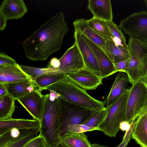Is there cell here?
<instances>
[{
  "mask_svg": "<svg viewBox=\"0 0 147 147\" xmlns=\"http://www.w3.org/2000/svg\"><path fill=\"white\" fill-rule=\"evenodd\" d=\"M68 31L63 13L58 12L22 42L27 57L33 61L46 60L60 49Z\"/></svg>",
  "mask_w": 147,
  "mask_h": 147,
  "instance_id": "cell-1",
  "label": "cell"
},
{
  "mask_svg": "<svg viewBox=\"0 0 147 147\" xmlns=\"http://www.w3.org/2000/svg\"><path fill=\"white\" fill-rule=\"evenodd\" d=\"M46 90H53L64 100L85 107L97 110L105 108V101L93 98L66 76L63 80L51 85Z\"/></svg>",
  "mask_w": 147,
  "mask_h": 147,
  "instance_id": "cell-2",
  "label": "cell"
},
{
  "mask_svg": "<svg viewBox=\"0 0 147 147\" xmlns=\"http://www.w3.org/2000/svg\"><path fill=\"white\" fill-rule=\"evenodd\" d=\"M58 98L51 101L49 96L40 121L39 134L44 138L47 147H57L61 142L59 133Z\"/></svg>",
  "mask_w": 147,
  "mask_h": 147,
  "instance_id": "cell-3",
  "label": "cell"
},
{
  "mask_svg": "<svg viewBox=\"0 0 147 147\" xmlns=\"http://www.w3.org/2000/svg\"><path fill=\"white\" fill-rule=\"evenodd\" d=\"M58 101L60 136L65 133L69 125L83 124L93 113L98 111L69 102L60 97Z\"/></svg>",
  "mask_w": 147,
  "mask_h": 147,
  "instance_id": "cell-4",
  "label": "cell"
},
{
  "mask_svg": "<svg viewBox=\"0 0 147 147\" xmlns=\"http://www.w3.org/2000/svg\"><path fill=\"white\" fill-rule=\"evenodd\" d=\"M131 87L107 109L105 119L98 127V130L110 137H115L120 129V123L126 121V108Z\"/></svg>",
  "mask_w": 147,
  "mask_h": 147,
  "instance_id": "cell-5",
  "label": "cell"
},
{
  "mask_svg": "<svg viewBox=\"0 0 147 147\" xmlns=\"http://www.w3.org/2000/svg\"><path fill=\"white\" fill-rule=\"evenodd\" d=\"M119 27L124 33L147 43V11L134 13L122 20Z\"/></svg>",
  "mask_w": 147,
  "mask_h": 147,
  "instance_id": "cell-6",
  "label": "cell"
},
{
  "mask_svg": "<svg viewBox=\"0 0 147 147\" xmlns=\"http://www.w3.org/2000/svg\"><path fill=\"white\" fill-rule=\"evenodd\" d=\"M147 96V85L144 81L132 84L126 108V121L130 123L139 116Z\"/></svg>",
  "mask_w": 147,
  "mask_h": 147,
  "instance_id": "cell-7",
  "label": "cell"
},
{
  "mask_svg": "<svg viewBox=\"0 0 147 147\" xmlns=\"http://www.w3.org/2000/svg\"><path fill=\"white\" fill-rule=\"evenodd\" d=\"M39 89L29 93L17 100L27 111L33 119L40 121L49 94L43 95Z\"/></svg>",
  "mask_w": 147,
  "mask_h": 147,
  "instance_id": "cell-8",
  "label": "cell"
},
{
  "mask_svg": "<svg viewBox=\"0 0 147 147\" xmlns=\"http://www.w3.org/2000/svg\"><path fill=\"white\" fill-rule=\"evenodd\" d=\"M59 59L60 65L57 69L59 74L72 73L85 68L82 55L75 42Z\"/></svg>",
  "mask_w": 147,
  "mask_h": 147,
  "instance_id": "cell-9",
  "label": "cell"
},
{
  "mask_svg": "<svg viewBox=\"0 0 147 147\" xmlns=\"http://www.w3.org/2000/svg\"><path fill=\"white\" fill-rule=\"evenodd\" d=\"M66 75L71 81L86 90H95L102 84V79L99 76L86 68Z\"/></svg>",
  "mask_w": 147,
  "mask_h": 147,
  "instance_id": "cell-10",
  "label": "cell"
},
{
  "mask_svg": "<svg viewBox=\"0 0 147 147\" xmlns=\"http://www.w3.org/2000/svg\"><path fill=\"white\" fill-rule=\"evenodd\" d=\"M83 36L95 56L99 67V76L102 79L115 73L114 64L105 52L88 38Z\"/></svg>",
  "mask_w": 147,
  "mask_h": 147,
  "instance_id": "cell-11",
  "label": "cell"
},
{
  "mask_svg": "<svg viewBox=\"0 0 147 147\" xmlns=\"http://www.w3.org/2000/svg\"><path fill=\"white\" fill-rule=\"evenodd\" d=\"M74 37L82 55L85 68L99 76L100 71L95 56L83 35L75 30Z\"/></svg>",
  "mask_w": 147,
  "mask_h": 147,
  "instance_id": "cell-12",
  "label": "cell"
},
{
  "mask_svg": "<svg viewBox=\"0 0 147 147\" xmlns=\"http://www.w3.org/2000/svg\"><path fill=\"white\" fill-rule=\"evenodd\" d=\"M128 76L125 73L119 72L105 102L107 109L109 108L119 99L131 87Z\"/></svg>",
  "mask_w": 147,
  "mask_h": 147,
  "instance_id": "cell-13",
  "label": "cell"
},
{
  "mask_svg": "<svg viewBox=\"0 0 147 147\" xmlns=\"http://www.w3.org/2000/svg\"><path fill=\"white\" fill-rule=\"evenodd\" d=\"M19 137L11 138L6 133L0 135V147H24L30 141L37 136L39 129H21Z\"/></svg>",
  "mask_w": 147,
  "mask_h": 147,
  "instance_id": "cell-14",
  "label": "cell"
},
{
  "mask_svg": "<svg viewBox=\"0 0 147 147\" xmlns=\"http://www.w3.org/2000/svg\"><path fill=\"white\" fill-rule=\"evenodd\" d=\"M130 57L133 58L147 72V43L129 37L128 44Z\"/></svg>",
  "mask_w": 147,
  "mask_h": 147,
  "instance_id": "cell-15",
  "label": "cell"
},
{
  "mask_svg": "<svg viewBox=\"0 0 147 147\" xmlns=\"http://www.w3.org/2000/svg\"><path fill=\"white\" fill-rule=\"evenodd\" d=\"M1 11L7 19L21 18L28 9L23 0H4L0 7Z\"/></svg>",
  "mask_w": 147,
  "mask_h": 147,
  "instance_id": "cell-16",
  "label": "cell"
},
{
  "mask_svg": "<svg viewBox=\"0 0 147 147\" xmlns=\"http://www.w3.org/2000/svg\"><path fill=\"white\" fill-rule=\"evenodd\" d=\"M27 80H32L18 64L14 65L0 66V83H8Z\"/></svg>",
  "mask_w": 147,
  "mask_h": 147,
  "instance_id": "cell-17",
  "label": "cell"
},
{
  "mask_svg": "<svg viewBox=\"0 0 147 147\" xmlns=\"http://www.w3.org/2000/svg\"><path fill=\"white\" fill-rule=\"evenodd\" d=\"M87 9L93 18L106 21L113 20V13L110 0H89Z\"/></svg>",
  "mask_w": 147,
  "mask_h": 147,
  "instance_id": "cell-18",
  "label": "cell"
},
{
  "mask_svg": "<svg viewBox=\"0 0 147 147\" xmlns=\"http://www.w3.org/2000/svg\"><path fill=\"white\" fill-rule=\"evenodd\" d=\"M40 122L33 119H29L24 118L11 119L0 120V135L9 131L12 128L19 129H40Z\"/></svg>",
  "mask_w": 147,
  "mask_h": 147,
  "instance_id": "cell-19",
  "label": "cell"
},
{
  "mask_svg": "<svg viewBox=\"0 0 147 147\" xmlns=\"http://www.w3.org/2000/svg\"><path fill=\"white\" fill-rule=\"evenodd\" d=\"M4 84L8 94L15 100H17L29 93L39 89L34 81L31 80Z\"/></svg>",
  "mask_w": 147,
  "mask_h": 147,
  "instance_id": "cell-20",
  "label": "cell"
},
{
  "mask_svg": "<svg viewBox=\"0 0 147 147\" xmlns=\"http://www.w3.org/2000/svg\"><path fill=\"white\" fill-rule=\"evenodd\" d=\"M73 24L75 30L82 34L105 51L106 41L88 25V20L78 19L74 22Z\"/></svg>",
  "mask_w": 147,
  "mask_h": 147,
  "instance_id": "cell-21",
  "label": "cell"
},
{
  "mask_svg": "<svg viewBox=\"0 0 147 147\" xmlns=\"http://www.w3.org/2000/svg\"><path fill=\"white\" fill-rule=\"evenodd\" d=\"M131 136L141 147H147V118L146 114L138 117Z\"/></svg>",
  "mask_w": 147,
  "mask_h": 147,
  "instance_id": "cell-22",
  "label": "cell"
},
{
  "mask_svg": "<svg viewBox=\"0 0 147 147\" xmlns=\"http://www.w3.org/2000/svg\"><path fill=\"white\" fill-rule=\"evenodd\" d=\"M60 137L61 142L69 147H92L84 132L77 133L67 131Z\"/></svg>",
  "mask_w": 147,
  "mask_h": 147,
  "instance_id": "cell-23",
  "label": "cell"
},
{
  "mask_svg": "<svg viewBox=\"0 0 147 147\" xmlns=\"http://www.w3.org/2000/svg\"><path fill=\"white\" fill-rule=\"evenodd\" d=\"M105 51L114 64L129 58V50L116 46L111 39L106 41Z\"/></svg>",
  "mask_w": 147,
  "mask_h": 147,
  "instance_id": "cell-24",
  "label": "cell"
},
{
  "mask_svg": "<svg viewBox=\"0 0 147 147\" xmlns=\"http://www.w3.org/2000/svg\"><path fill=\"white\" fill-rule=\"evenodd\" d=\"M15 99L7 94L0 98V120H4L12 118L15 111Z\"/></svg>",
  "mask_w": 147,
  "mask_h": 147,
  "instance_id": "cell-25",
  "label": "cell"
},
{
  "mask_svg": "<svg viewBox=\"0 0 147 147\" xmlns=\"http://www.w3.org/2000/svg\"><path fill=\"white\" fill-rule=\"evenodd\" d=\"M88 23L105 41L111 39L112 36L106 21L93 17L88 20Z\"/></svg>",
  "mask_w": 147,
  "mask_h": 147,
  "instance_id": "cell-26",
  "label": "cell"
},
{
  "mask_svg": "<svg viewBox=\"0 0 147 147\" xmlns=\"http://www.w3.org/2000/svg\"><path fill=\"white\" fill-rule=\"evenodd\" d=\"M66 74L63 73L45 74L38 77L34 81L39 89L42 91L63 80L65 77Z\"/></svg>",
  "mask_w": 147,
  "mask_h": 147,
  "instance_id": "cell-27",
  "label": "cell"
},
{
  "mask_svg": "<svg viewBox=\"0 0 147 147\" xmlns=\"http://www.w3.org/2000/svg\"><path fill=\"white\" fill-rule=\"evenodd\" d=\"M20 67L33 81L38 77L44 75L59 74L57 68L48 66L45 68H39L22 65H20Z\"/></svg>",
  "mask_w": 147,
  "mask_h": 147,
  "instance_id": "cell-28",
  "label": "cell"
},
{
  "mask_svg": "<svg viewBox=\"0 0 147 147\" xmlns=\"http://www.w3.org/2000/svg\"><path fill=\"white\" fill-rule=\"evenodd\" d=\"M106 108L96 111L93 113L83 123L89 127L97 129L106 118L107 114Z\"/></svg>",
  "mask_w": 147,
  "mask_h": 147,
  "instance_id": "cell-29",
  "label": "cell"
},
{
  "mask_svg": "<svg viewBox=\"0 0 147 147\" xmlns=\"http://www.w3.org/2000/svg\"><path fill=\"white\" fill-rule=\"evenodd\" d=\"M110 31L114 37L121 40L126 42L125 38L119 26L116 24L113 20L107 21Z\"/></svg>",
  "mask_w": 147,
  "mask_h": 147,
  "instance_id": "cell-30",
  "label": "cell"
},
{
  "mask_svg": "<svg viewBox=\"0 0 147 147\" xmlns=\"http://www.w3.org/2000/svg\"><path fill=\"white\" fill-rule=\"evenodd\" d=\"M95 130H97V129L89 127L84 124H81L69 125L67 128L66 132L67 131H69L73 132L78 133Z\"/></svg>",
  "mask_w": 147,
  "mask_h": 147,
  "instance_id": "cell-31",
  "label": "cell"
},
{
  "mask_svg": "<svg viewBox=\"0 0 147 147\" xmlns=\"http://www.w3.org/2000/svg\"><path fill=\"white\" fill-rule=\"evenodd\" d=\"M24 147H47V146L44 138L39 134L29 141Z\"/></svg>",
  "mask_w": 147,
  "mask_h": 147,
  "instance_id": "cell-32",
  "label": "cell"
},
{
  "mask_svg": "<svg viewBox=\"0 0 147 147\" xmlns=\"http://www.w3.org/2000/svg\"><path fill=\"white\" fill-rule=\"evenodd\" d=\"M15 60L4 53H0V65H17Z\"/></svg>",
  "mask_w": 147,
  "mask_h": 147,
  "instance_id": "cell-33",
  "label": "cell"
},
{
  "mask_svg": "<svg viewBox=\"0 0 147 147\" xmlns=\"http://www.w3.org/2000/svg\"><path fill=\"white\" fill-rule=\"evenodd\" d=\"M129 59L114 64L116 73L121 71L126 73Z\"/></svg>",
  "mask_w": 147,
  "mask_h": 147,
  "instance_id": "cell-34",
  "label": "cell"
},
{
  "mask_svg": "<svg viewBox=\"0 0 147 147\" xmlns=\"http://www.w3.org/2000/svg\"><path fill=\"white\" fill-rule=\"evenodd\" d=\"M60 65V63L59 59L56 57H54L51 59L47 66L57 69L59 67Z\"/></svg>",
  "mask_w": 147,
  "mask_h": 147,
  "instance_id": "cell-35",
  "label": "cell"
},
{
  "mask_svg": "<svg viewBox=\"0 0 147 147\" xmlns=\"http://www.w3.org/2000/svg\"><path fill=\"white\" fill-rule=\"evenodd\" d=\"M7 19L0 11V30H3L6 26Z\"/></svg>",
  "mask_w": 147,
  "mask_h": 147,
  "instance_id": "cell-36",
  "label": "cell"
},
{
  "mask_svg": "<svg viewBox=\"0 0 147 147\" xmlns=\"http://www.w3.org/2000/svg\"><path fill=\"white\" fill-rule=\"evenodd\" d=\"M130 127V124L127 121H123L120 124V129L123 131H127Z\"/></svg>",
  "mask_w": 147,
  "mask_h": 147,
  "instance_id": "cell-37",
  "label": "cell"
},
{
  "mask_svg": "<svg viewBox=\"0 0 147 147\" xmlns=\"http://www.w3.org/2000/svg\"><path fill=\"white\" fill-rule=\"evenodd\" d=\"M8 94L4 83H0V98H2Z\"/></svg>",
  "mask_w": 147,
  "mask_h": 147,
  "instance_id": "cell-38",
  "label": "cell"
},
{
  "mask_svg": "<svg viewBox=\"0 0 147 147\" xmlns=\"http://www.w3.org/2000/svg\"><path fill=\"white\" fill-rule=\"evenodd\" d=\"M49 91V99L51 100L54 101L59 97L58 94L55 91L52 90Z\"/></svg>",
  "mask_w": 147,
  "mask_h": 147,
  "instance_id": "cell-39",
  "label": "cell"
},
{
  "mask_svg": "<svg viewBox=\"0 0 147 147\" xmlns=\"http://www.w3.org/2000/svg\"><path fill=\"white\" fill-rule=\"evenodd\" d=\"M147 113V96L138 117H141Z\"/></svg>",
  "mask_w": 147,
  "mask_h": 147,
  "instance_id": "cell-40",
  "label": "cell"
},
{
  "mask_svg": "<svg viewBox=\"0 0 147 147\" xmlns=\"http://www.w3.org/2000/svg\"><path fill=\"white\" fill-rule=\"evenodd\" d=\"M91 146L92 147H111L107 146H104L102 145H100L99 144L97 143H94L92 144H91ZM116 147H124L123 146H120L119 145Z\"/></svg>",
  "mask_w": 147,
  "mask_h": 147,
  "instance_id": "cell-41",
  "label": "cell"
},
{
  "mask_svg": "<svg viewBox=\"0 0 147 147\" xmlns=\"http://www.w3.org/2000/svg\"><path fill=\"white\" fill-rule=\"evenodd\" d=\"M57 147H69L68 146H67L65 144L61 142L60 143L59 145Z\"/></svg>",
  "mask_w": 147,
  "mask_h": 147,
  "instance_id": "cell-42",
  "label": "cell"
},
{
  "mask_svg": "<svg viewBox=\"0 0 147 147\" xmlns=\"http://www.w3.org/2000/svg\"><path fill=\"white\" fill-rule=\"evenodd\" d=\"M144 81L145 82V83H146V84L147 85V72L146 74L144 80Z\"/></svg>",
  "mask_w": 147,
  "mask_h": 147,
  "instance_id": "cell-43",
  "label": "cell"
},
{
  "mask_svg": "<svg viewBox=\"0 0 147 147\" xmlns=\"http://www.w3.org/2000/svg\"><path fill=\"white\" fill-rule=\"evenodd\" d=\"M143 1L145 3L147 7V0H144Z\"/></svg>",
  "mask_w": 147,
  "mask_h": 147,
  "instance_id": "cell-44",
  "label": "cell"
},
{
  "mask_svg": "<svg viewBox=\"0 0 147 147\" xmlns=\"http://www.w3.org/2000/svg\"><path fill=\"white\" fill-rule=\"evenodd\" d=\"M145 114H146V117H147V113H146Z\"/></svg>",
  "mask_w": 147,
  "mask_h": 147,
  "instance_id": "cell-45",
  "label": "cell"
}]
</instances>
